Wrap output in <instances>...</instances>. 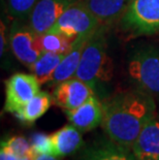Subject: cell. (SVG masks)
Masks as SVG:
<instances>
[{"instance_id": "6da1fadb", "label": "cell", "mask_w": 159, "mask_h": 160, "mask_svg": "<svg viewBox=\"0 0 159 160\" xmlns=\"http://www.w3.org/2000/svg\"><path fill=\"white\" fill-rule=\"evenodd\" d=\"M102 105L101 126L106 134L128 150H131L144 127L155 117L153 96L140 89L118 93Z\"/></svg>"}, {"instance_id": "7a4b0ae2", "label": "cell", "mask_w": 159, "mask_h": 160, "mask_svg": "<svg viewBox=\"0 0 159 160\" xmlns=\"http://www.w3.org/2000/svg\"><path fill=\"white\" fill-rule=\"evenodd\" d=\"M103 32L101 26L88 40L74 76L89 85L96 95L113 78V61L107 54Z\"/></svg>"}, {"instance_id": "3957f363", "label": "cell", "mask_w": 159, "mask_h": 160, "mask_svg": "<svg viewBox=\"0 0 159 160\" xmlns=\"http://www.w3.org/2000/svg\"><path fill=\"white\" fill-rule=\"evenodd\" d=\"M127 72L137 89L159 96V48H137L128 59Z\"/></svg>"}, {"instance_id": "277c9868", "label": "cell", "mask_w": 159, "mask_h": 160, "mask_svg": "<svg viewBox=\"0 0 159 160\" xmlns=\"http://www.w3.org/2000/svg\"><path fill=\"white\" fill-rule=\"evenodd\" d=\"M101 26L99 20L81 0L67 8L47 32L58 33L73 42L77 37H91Z\"/></svg>"}, {"instance_id": "5b68a950", "label": "cell", "mask_w": 159, "mask_h": 160, "mask_svg": "<svg viewBox=\"0 0 159 160\" xmlns=\"http://www.w3.org/2000/svg\"><path fill=\"white\" fill-rule=\"evenodd\" d=\"M122 25L134 35L159 32V0H132L122 17Z\"/></svg>"}, {"instance_id": "8992f818", "label": "cell", "mask_w": 159, "mask_h": 160, "mask_svg": "<svg viewBox=\"0 0 159 160\" xmlns=\"http://www.w3.org/2000/svg\"><path fill=\"white\" fill-rule=\"evenodd\" d=\"M39 81L33 73H15L5 82L4 111L15 114L40 92Z\"/></svg>"}, {"instance_id": "52a82bcc", "label": "cell", "mask_w": 159, "mask_h": 160, "mask_svg": "<svg viewBox=\"0 0 159 160\" xmlns=\"http://www.w3.org/2000/svg\"><path fill=\"white\" fill-rule=\"evenodd\" d=\"M9 45L15 57L29 68L42 53L38 43V35L29 25H22L19 22H15L12 26Z\"/></svg>"}, {"instance_id": "ba28073f", "label": "cell", "mask_w": 159, "mask_h": 160, "mask_svg": "<svg viewBox=\"0 0 159 160\" xmlns=\"http://www.w3.org/2000/svg\"><path fill=\"white\" fill-rule=\"evenodd\" d=\"M81 0H37L29 13V27L35 34L47 32L60 16Z\"/></svg>"}, {"instance_id": "9c48e42d", "label": "cell", "mask_w": 159, "mask_h": 160, "mask_svg": "<svg viewBox=\"0 0 159 160\" xmlns=\"http://www.w3.org/2000/svg\"><path fill=\"white\" fill-rule=\"evenodd\" d=\"M94 94L89 85L74 77L57 85L53 93V101L64 111H70L86 102Z\"/></svg>"}, {"instance_id": "30bf717a", "label": "cell", "mask_w": 159, "mask_h": 160, "mask_svg": "<svg viewBox=\"0 0 159 160\" xmlns=\"http://www.w3.org/2000/svg\"><path fill=\"white\" fill-rule=\"evenodd\" d=\"M64 112L69 123L82 132L92 130L102 123L103 105L96 94L79 108Z\"/></svg>"}, {"instance_id": "8fae6325", "label": "cell", "mask_w": 159, "mask_h": 160, "mask_svg": "<svg viewBox=\"0 0 159 160\" xmlns=\"http://www.w3.org/2000/svg\"><path fill=\"white\" fill-rule=\"evenodd\" d=\"M135 160H159V121L151 119L131 148Z\"/></svg>"}, {"instance_id": "7c38bea8", "label": "cell", "mask_w": 159, "mask_h": 160, "mask_svg": "<svg viewBox=\"0 0 159 160\" xmlns=\"http://www.w3.org/2000/svg\"><path fill=\"white\" fill-rule=\"evenodd\" d=\"M80 160H135L131 150L116 144L112 139H100L84 150Z\"/></svg>"}, {"instance_id": "4fadbf2b", "label": "cell", "mask_w": 159, "mask_h": 160, "mask_svg": "<svg viewBox=\"0 0 159 160\" xmlns=\"http://www.w3.org/2000/svg\"><path fill=\"white\" fill-rule=\"evenodd\" d=\"M90 37H77L72 42V46L70 50L62 58L61 62L59 63L58 67L54 72V76L51 80L50 84L58 85L62 82L74 78L76 72L79 67L82 54L88 40Z\"/></svg>"}, {"instance_id": "5bb4252c", "label": "cell", "mask_w": 159, "mask_h": 160, "mask_svg": "<svg viewBox=\"0 0 159 160\" xmlns=\"http://www.w3.org/2000/svg\"><path fill=\"white\" fill-rule=\"evenodd\" d=\"M54 156L64 157L72 154L83 145L82 131L79 130L73 125L69 124L51 134Z\"/></svg>"}, {"instance_id": "9a60e30c", "label": "cell", "mask_w": 159, "mask_h": 160, "mask_svg": "<svg viewBox=\"0 0 159 160\" xmlns=\"http://www.w3.org/2000/svg\"><path fill=\"white\" fill-rule=\"evenodd\" d=\"M87 8L99 20L101 25L123 16L132 0H83Z\"/></svg>"}, {"instance_id": "2e32d148", "label": "cell", "mask_w": 159, "mask_h": 160, "mask_svg": "<svg viewBox=\"0 0 159 160\" xmlns=\"http://www.w3.org/2000/svg\"><path fill=\"white\" fill-rule=\"evenodd\" d=\"M52 102L53 96H51L47 92L40 91L18 112H16L15 115L20 121L27 124H32L49 111Z\"/></svg>"}, {"instance_id": "e0dca14e", "label": "cell", "mask_w": 159, "mask_h": 160, "mask_svg": "<svg viewBox=\"0 0 159 160\" xmlns=\"http://www.w3.org/2000/svg\"><path fill=\"white\" fill-rule=\"evenodd\" d=\"M65 54H58L52 52H42L37 60L30 67L31 72L37 78L40 84H50L54 72L61 62Z\"/></svg>"}, {"instance_id": "ac0fdd59", "label": "cell", "mask_w": 159, "mask_h": 160, "mask_svg": "<svg viewBox=\"0 0 159 160\" xmlns=\"http://www.w3.org/2000/svg\"><path fill=\"white\" fill-rule=\"evenodd\" d=\"M38 43L42 52L65 54L72 46V40L58 33L45 32L38 35Z\"/></svg>"}, {"instance_id": "d6986e66", "label": "cell", "mask_w": 159, "mask_h": 160, "mask_svg": "<svg viewBox=\"0 0 159 160\" xmlns=\"http://www.w3.org/2000/svg\"><path fill=\"white\" fill-rule=\"evenodd\" d=\"M1 148L21 157L34 158L31 144L23 137H12L1 142Z\"/></svg>"}, {"instance_id": "ffe728a7", "label": "cell", "mask_w": 159, "mask_h": 160, "mask_svg": "<svg viewBox=\"0 0 159 160\" xmlns=\"http://www.w3.org/2000/svg\"><path fill=\"white\" fill-rule=\"evenodd\" d=\"M37 0H7V12L16 19H23L29 15Z\"/></svg>"}, {"instance_id": "44dd1931", "label": "cell", "mask_w": 159, "mask_h": 160, "mask_svg": "<svg viewBox=\"0 0 159 160\" xmlns=\"http://www.w3.org/2000/svg\"><path fill=\"white\" fill-rule=\"evenodd\" d=\"M30 144L34 154V157L36 155H54V149L51 135H47L45 133H35L32 135L30 139Z\"/></svg>"}, {"instance_id": "7402d4cb", "label": "cell", "mask_w": 159, "mask_h": 160, "mask_svg": "<svg viewBox=\"0 0 159 160\" xmlns=\"http://www.w3.org/2000/svg\"><path fill=\"white\" fill-rule=\"evenodd\" d=\"M0 160H32L30 157H21L16 154L8 152L7 150L1 148L0 149Z\"/></svg>"}, {"instance_id": "603a6c76", "label": "cell", "mask_w": 159, "mask_h": 160, "mask_svg": "<svg viewBox=\"0 0 159 160\" xmlns=\"http://www.w3.org/2000/svg\"><path fill=\"white\" fill-rule=\"evenodd\" d=\"M5 45H6V39H5V25L4 23L1 21V47H0V52H1V56H3V53L5 51Z\"/></svg>"}, {"instance_id": "cb8c5ba5", "label": "cell", "mask_w": 159, "mask_h": 160, "mask_svg": "<svg viewBox=\"0 0 159 160\" xmlns=\"http://www.w3.org/2000/svg\"><path fill=\"white\" fill-rule=\"evenodd\" d=\"M32 160H58L56 156L54 155H48V154H42V155H36Z\"/></svg>"}]
</instances>
